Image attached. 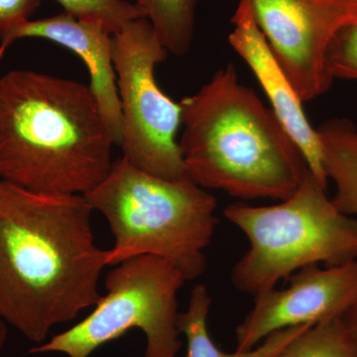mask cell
<instances>
[{
  "mask_svg": "<svg viewBox=\"0 0 357 357\" xmlns=\"http://www.w3.org/2000/svg\"><path fill=\"white\" fill-rule=\"evenodd\" d=\"M84 195L43 194L0 180V317L35 344L100 300L107 250Z\"/></svg>",
  "mask_w": 357,
  "mask_h": 357,
  "instance_id": "1",
  "label": "cell"
},
{
  "mask_svg": "<svg viewBox=\"0 0 357 357\" xmlns=\"http://www.w3.org/2000/svg\"><path fill=\"white\" fill-rule=\"evenodd\" d=\"M114 143L89 86L14 70L0 77V178L84 195L112 169Z\"/></svg>",
  "mask_w": 357,
  "mask_h": 357,
  "instance_id": "2",
  "label": "cell"
},
{
  "mask_svg": "<svg viewBox=\"0 0 357 357\" xmlns=\"http://www.w3.org/2000/svg\"><path fill=\"white\" fill-rule=\"evenodd\" d=\"M180 105L178 146L192 182L243 201H285L297 191L306 160L273 110L238 81L234 65Z\"/></svg>",
  "mask_w": 357,
  "mask_h": 357,
  "instance_id": "3",
  "label": "cell"
},
{
  "mask_svg": "<svg viewBox=\"0 0 357 357\" xmlns=\"http://www.w3.org/2000/svg\"><path fill=\"white\" fill-rule=\"evenodd\" d=\"M84 196L107 218L114 237L107 266L150 255L172 263L185 281L206 271L204 250L218 222V201L190 178L156 177L122 156Z\"/></svg>",
  "mask_w": 357,
  "mask_h": 357,
  "instance_id": "4",
  "label": "cell"
},
{
  "mask_svg": "<svg viewBox=\"0 0 357 357\" xmlns=\"http://www.w3.org/2000/svg\"><path fill=\"white\" fill-rule=\"evenodd\" d=\"M307 169L297 191L275 206L229 204L225 218L241 230L248 250L232 268V285L255 296L310 265L337 266L357 260V218L335 208Z\"/></svg>",
  "mask_w": 357,
  "mask_h": 357,
  "instance_id": "5",
  "label": "cell"
},
{
  "mask_svg": "<svg viewBox=\"0 0 357 357\" xmlns=\"http://www.w3.org/2000/svg\"><path fill=\"white\" fill-rule=\"evenodd\" d=\"M185 282L172 263L159 256L124 260L107 273V294L89 316L29 352L89 357L102 345L139 328L147 340L144 357H176L182 345L178 294Z\"/></svg>",
  "mask_w": 357,
  "mask_h": 357,
  "instance_id": "6",
  "label": "cell"
},
{
  "mask_svg": "<svg viewBox=\"0 0 357 357\" xmlns=\"http://www.w3.org/2000/svg\"><path fill=\"white\" fill-rule=\"evenodd\" d=\"M112 43L123 157L156 177L191 180L177 141L182 107L162 91L155 79V67L169 52L146 18L131 21L114 34Z\"/></svg>",
  "mask_w": 357,
  "mask_h": 357,
  "instance_id": "7",
  "label": "cell"
},
{
  "mask_svg": "<svg viewBox=\"0 0 357 357\" xmlns=\"http://www.w3.org/2000/svg\"><path fill=\"white\" fill-rule=\"evenodd\" d=\"M253 18L303 103L333 84L326 56L342 27L357 22L351 0H248Z\"/></svg>",
  "mask_w": 357,
  "mask_h": 357,
  "instance_id": "8",
  "label": "cell"
},
{
  "mask_svg": "<svg viewBox=\"0 0 357 357\" xmlns=\"http://www.w3.org/2000/svg\"><path fill=\"white\" fill-rule=\"evenodd\" d=\"M287 280L284 290L255 296L252 309L237 326L236 351H250L283 328L342 319L357 298V260L325 268L310 265Z\"/></svg>",
  "mask_w": 357,
  "mask_h": 357,
  "instance_id": "9",
  "label": "cell"
},
{
  "mask_svg": "<svg viewBox=\"0 0 357 357\" xmlns=\"http://www.w3.org/2000/svg\"><path fill=\"white\" fill-rule=\"evenodd\" d=\"M107 27L95 21L77 20L68 13L43 20H26L0 37V59L20 39L49 40L69 49L83 60L91 88L114 145H121V107L114 64V43Z\"/></svg>",
  "mask_w": 357,
  "mask_h": 357,
  "instance_id": "10",
  "label": "cell"
},
{
  "mask_svg": "<svg viewBox=\"0 0 357 357\" xmlns=\"http://www.w3.org/2000/svg\"><path fill=\"white\" fill-rule=\"evenodd\" d=\"M231 22L234 28L229 35L230 45L257 77L271 102L272 110L299 147L309 170L324 187L328 188V178L318 131L307 121L303 102L256 24L248 0L239 1Z\"/></svg>",
  "mask_w": 357,
  "mask_h": 357,
  "instance_id": "11",
  "label": "cell"
},
{
  "mask_svg": "<svg viewBox=\"0 0 357 357\" xmlns=\"http://www.w3.org/2000/svg\"><path fill=\"white\" fill-rule=\"evenodd\" d=\"M211 298L208 288L197 284L192 288L185 312H180L178 328L187 340V357H276L309 325L291 326L268 335L255 349L229 354L222 351L211 340L208 328Z\"/></svg>",
  "mask_w": 357,
  "mask_h": 357,
  "instance_id": "12",
  "label": "cell"
},
{
  "mask_svg": "<svg viewBox=\"0 0 357 357\" xmlns=\"http://www.w3.org/2000/svg\"><path fill=\"white\" fill-rule=\"evenodd\" d=\"M328 180L337 192L333 203L340 213L357 217V128L347 119H333L317 128Z\"/></svg>",
  "mask_w": 357,
  "mask_h": 357,
  "instance_id": "13",
  "label": "cell"
},
{
  "mask_svg": "<svg viewBox=\"0 0 357 357\" xmlns=\"http://www.w3.org/2000/svg\"><path fill=\"white\" fill-rule=\"evenodd\" d=\"M198 0H136L169 53L184 56L194 37Z\"/></svg>",
  "mask_w": 357,
  "mask_h": 357,
  "instance_id": "14",
  "label": "cell"
},
{
  "mask_svg": "<svg viewBox=\"0 0 357 357\" xmlns=\"http://www.w3.org/2000/svg\"><path fill=\"white\" fill-rule=\"evenodd\" d=\"M276 357H357V340L342 319L310 326Z\"/></svg>",
  "mask_w": 357,
  "mask_h": 357,
  "instance_id": "15",
  "label": "cell"
},
{
  "mask_svg": "<svg viewBox=\"0 0 357 357\" xmlns=\"http://www.w3.org/2000/svg\"><path fill=\"white\" fill-rule=\"evenodd\" d=\"M64 13L77 20L95 21L112 35L121 31L131 21L145 18L136 3L126 0H56Z\"/></svg>",
  "mask_w": 357,
  "mask_h": 357,
  "instance_id": "16",
  "label": "cell"
},
{
  "mask_svg": "<svg viewBox=\"0 0 357 357\" xmlns=\"http://www.w3.org/2000/svg\"><path fill=\"white\" fill-rule=\"evenodd\" d=\"M326 68L333 79L357 81V22L344 26L333 37L326 52Z\"/></svg>",
  "mask_w": 357,
  "mask_h": 357,
  "instance_id": "17",
  "label": "cell"
},
{
  "mask_svg": "<svg viewBox=\"0 0 357 357\" xmlns=\"http://www.w3.org/2000/svg\"><path fill=\"white\" fill-rule=\"evenodd\" d=\"M42 0H0V37L29 20Z\"/></svg>",
  "mask_w": 357,
  "mask_h": 357,
  "instance_id": "18",
  "label": "cell"
},
{
  "mask_svg": "<svg viewBox=\"0 0 357 357\" xmlns=\"http://www.w3.org/2000/svg\"><path fill=\"white\" fill-rule=\"evenodd\" d=\"M342 321L352 337L357 340V298L342 316Z\"/></svg>",
  "mask_w": 357,
  "mask_h": 357,
  "instance_id": "19",
  "label": "cell"
},
{
  "mask_svg": "<svg viewBox=\"0 0 357 357\" xmlns=\"http://www.w3.org/2000/svg\"><path fill=\"white\" fill-rule=\"evenodd\" d=\"M7 335H8V330H7L6 321L0 317V356L6 345Z\"/></svg>",
  "mask_w": 357,
  "mask_h": 357,
  "instance_id": "20",
  "label": "cell"
},
{
  "mask_svg": "<svg viewBox=\"0 0 357 357\" xmlns=\"http://www.w3.org/2000/svg\"><path fill=\"white\" fill-rule=\"evenodd\" d=\"M351 1L357 2V0H351Z\"/></svg>",
  "mask_w": 357,
  "mask_h": 357,
  "instance_id": "21",
  "label": "cell"
}]
</instances>
